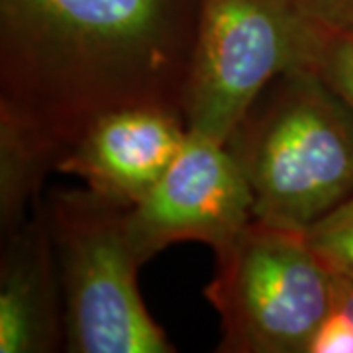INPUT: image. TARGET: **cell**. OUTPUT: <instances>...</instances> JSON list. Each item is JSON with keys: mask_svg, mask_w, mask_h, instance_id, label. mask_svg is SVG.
Wrapping results in <instances>:
<instances>
[{"mask_svg": "<svg viewBox=\"0 0 353 353\" xmlns=\"http://www.w3.org/2000/svg\"><path fill=\"white\" fill-rule=\"evenodd\" d=\"M65 306V352L173 353L138 287L128 208L90 189H55L46 199Z\"/></svg>", "mask_w": 353, "mask_h": 353, "instance_id": "3", "label": "cell"}, {"mask_svg": "<svg viewBox=\"0 0 353 353\" xmlns=\"http://www.w3.org/2000/svg\"><path fill=\"white\" fill-rule=\"evenodd\" d=\"M308 353H353V320L332 308L316 330Z\"/></svg>", "mask_w": 353, "mask_h": 353, "instance_id": "11", "label": "cell"}, {"mask_svg": "<svg viewBox=\"0 0 353 353\" xmlns=\"http://www.w3.org/2000/svg\"><path fill=\"white\" fill-rule=\"evenodd\" d=\"M322 32L296 0H199L183 101L190 134L226 143L279 75L312 69Z\"/></svg>", "mask_w": 353, "mask_h": 353, "instance_id": "5", "label": "cell"}, {"mask_svg": "<svg viewBox=\"0 0 353 353\" xmlns=\"http://www.w3.org/2000/svg\"><path fill=\"white\" fill-rule=\"evenodd\" d=\"M253 220V194L226 143L190 134L175 161L128 208V238L139 265L183 241L220 252Z\"/></svg>", "mask_w": 353, "mask_h": 353, "instance_id": "6", "label": "cell"}, {"mask_svg": "<svg viewBox=\"0 0 353 353\" xmlns=\"http://www.w3.org/2000/svg\"><path fill=\"white\" fill-rule=\"evenodd\" d=\"M303 12L332 32H353V0H296Z\"/></svg>", "mask_w": 353, "mask_h": 353, "instance_id": "12", "label": "cell"}, {"mask_svg": "<svg viewBox=\"0 0 353 353\" xmlns=\"http://www.w3.org/2000/svg\"><path fill=\"white\" fill-rule=\"evenodd\" d=\"M226 145L255 220L308 230L353 194V110L310 67L279 75Z\"/></svg>", "mask_w": 353, "mask_h": 353, "instance_id": "2", "label": "cell"}, {"mask_svg": "<svg viewBox=\"0 0 353 353\" xmlns=\"http://www.w3.org/2000/svg\"><path fill=\"white\" fill-rule=\"evenodd\" d=\"M332 299L334 308L345 312L353 320V279L332 273Z\"/></svg>", "mask_w": 353, "mask_h": 353, "instance_id": "13", "label": "cell"}, {"mask_svg": "<svg viewBox=\"0 0 353 353\" xmlns=\"http://www.w3.org/2000/svg\"><path fill=\"white\" fill-rule=\"evenodd\" d=\"M194 30L173 0H0V138L55 171L104 114L183 112Z\"/></svg>", "mask_w": 353, "mask_h": 353, "instance_id": "1", "label": "cell"}, {"mask_svg": "<svg viewBox=\"0 0 353 353\" xmlns=\"http://www.w3.org/2000/svg\"><path fill=\"white\" fill-rule=\"evenodd\" d=\"M306 238L332 273L353 279V194L308 228Z\"/></svg>", "mask_w": 353, "mask_h": 353, "instance_id": "9", "label": "cell"}, {"mask_svg": "<svg viewBox=\"0 0 353 353\" xmlns=\"http://www.w3.org/2000/svg\"><path fill=\"white\" fill-rule=\"evenodd\" d=\"M65 350V306L46 202L2 236L0 353Z\"/></svg>", "mask_w": 353, "mask_h": 353, "instance_id": "8", "label": "cell"}, {"mask_svg": "<svg viewBox=\"0 0 353 353\" xmlns=\"http://www.w3.org/2000/svg\"><path fill=\"white\" fill-rule=\"evenodd\" d=\"M220 314V353H308L332 312V271L306 230L255 220L216 252L204 289Z\"/></svg>", "mask_w": 353, "mask_h": 353, "instance_id": "4", "label": "cell"}, {"mask_svg": "<svg viewBox=\"0 0 353 353\" xmlns=\"http://www.w3.org/2000/svg\"><path fill=\"white\" fill-rule=\"evenodd\" d=\"M312 69L353 110V32H322Z\"/></svg>", "mask_w": 353, "mask_h": 353, "instance_id": "10", "label": "cell"}, {"mask_svg": "<svg viewBox=\"0 0 353 353\" xmlns=\"http://www.w3.org/2000/svg\"><path fill=\"white\" fill-rule=\"evenodd\" d=\"M189 136L185 114L143 104L104 114L65 153L55 171L124 208L138 204L175 161Z\"/></svg>", "mask_w": 353, "mask_h": 353, "instance_id": "7", "label": "cell"}]
</instances>
